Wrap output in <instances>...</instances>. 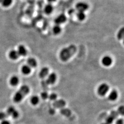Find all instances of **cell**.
I'll return each instance as SVG.
<instances>
[{"mask_svg": "<svg viewBox=\"0 0 124 124\" xmlns=\"http://www.w3.org/2000/svg\"><path fill=\"white\" fill-rule=\"evenodd\" d=\"M77 48L75 45H70L62 49L59 53V58L63 62H66L76 53Z\"/></svg>", "mask_w": 124, "mask_h": 124, "instance_id": "1", "label": "cell"}, {"mask_svg": "<svg viewBox=\"0 0 124 124\" xmlns=\"http://www.w3.org/2000/svg\"><path fill=\"white\" fill-rule=\"evenodd\" d=\"M30 89L27 85H23L13 96V100L16 103L21 102L24 98L30 93Z\"/></svg>", "mask_w": 124, "mask_h": 124, "instance_id": "2", "label": "cell"}, {"mask_svg": "<svg viewBox=\"0 0 124 124\" xmlns=\"http://www.w3.org/2000/svg\"><path fill=\"white\" fill-rule=\"evenodd\" d=\"M109 89V86L106 83H102L100 85L97 90L98 94L100 96H105L108 92Z\"/></svg>", "mask_w": 124, "mask_h": 124, "instance_id": "3", "label": "cell"}, {"mask_svg": "<svg viewBox=\"0 0 124 124\" xmlns=\"http://www.w3.org/2000/svg\"><path fill=\"white\" fill-rule=\"evenodd\" d=\"M119 115V113L117 111H112L110 114L107 117L105 122L102 124H112L114 120H115Z\"/></svg>", "mask_w": 124, "mask_h": 124, "instance_id": "4", "label": "cell"}, {"mask_svg": "<svg viewBox=\"0 0 124 124\" xmlns=\"http://www.w3.org/2000/svg\"><path fill=\"white\" fill-rule=\"evenodd\" d=\"M6 113L8 116H11L13 119H17L19 116L18 112L13 106H10L8 108Z\"/></svg>", "mask_w": 124, "mask_h": 124, "instance_id": "5", "label": "cell"}, {"mask_svg": "<svg viewBox=\"0 0 124 124\" xmlns=\"http://www.w3.org/2000/svg\"><path fill=\"white\" fill-rule=\"evenodd\" d=\"M57 78V77L56 73H52L50 74H49V75H48L47 79L46 80H45L46 82L48 85H53L56 82Z\"/></svg>", "mask_w": 124, "mask_h": 124, "instance_id": "6", "label": "cell"}, {"mask_svg": "<svg viewBox=\"0 0 124 124\" xmlns=\"http://www.w3.org/2000/svg\"><path fill=\"white\" fill-rule=\"evenodd\" d=\"M76 9L79 12H83L88 9V5L85 2H80L77 3L75 6Z\"/></svg>", "mask_w": 124, "mask_h": 124, "instance_id": "7", "label": "cell"}, {"mask_svg": "<svg viewBox=\"0 0 124 124\" xmlns=\"http://www.w3.org/2000/svg\"><path fill=\"white\" fill-rule=\"evenodd\" d=\"M66 102L63 99H58L54 101L53 102V106L54 108H64L66 105Z\"/></svg>", "mask_w": 124, "mask_h": 124, "instance_id": "8", "label": "cell"}, {"mask_svg": "<svg viewBox=\"0 0 124 124\" xmlns=\"http://www.w3.org/2000/svg\"><path fill=\"white\" fill-rule=\"evenodd\" d=\"M67 18L66 15L64 14H61L58 15L55 19V23L56 24L60 25L62 23L65 22L66 21Z\"/></svg>", "mask_w": 124, "mask_h": 124, "instance_id": "9", "label": "cell"}, {"mask_svg": "<svg viewBox=\"0 0 124 124\" xmlns=\"http://www.w3.org/2000/svg\"><path fill=\"white\" fill-rule=\"evenodd\" d=\"M113 62L112 58L108 56H105L102 58V63L104 66H110Z\"/></svg>", "mask_w": 124, "mask_h": 124, "instance_id": "10", "label": "cell"}, {"mask_svg": "<svg viewBox=\"0 0 124 124\" xmlns=\"http://www.w3.org/2000/svg\"><path fill=\"white\" fill-rule=\"evenodd\" d=\"M49 69L47 67H43L41 69L39 74V76L41 79H44L49 74Z\"/></svg>", "mask_w": 124, "mask_h": 124, "instance_id": "11", "label": "cell"}, {"mask_svg": "<svg viewBox=\"0 0 124 124\" xmlns=\"http://www.w3.org/2000/svg\"><path fill=\"white\" fill-rule=\"evenodd\" d=\"M17 52L19 56H25L27 54V49L25 47L22 45H20L18 46Z\"/></svg>", "mask_w": 124, "mask_h": 124, "instance_id": "12", "label": "cell"}, {"mask_svg": "<svg viewBox=\"0 0 124 124\" xmlns=\"http://www.w3.org/2000/svg\"><path fill=\"white\" fill-rule=\"evenodd\" d=\"M8 56H9V58L11 59L14 60H16L20 56L18 54L17 51L12 50L9 52Z\"/></svg>", "mask_w": 124, "mask_h": 124, "instance_id": "13", "label": "cell"}, {"mask_svg": "<svg viewBox=\"0 0 124 124\" xmlns=\"http://www.w3.org/2000/svg\"><path fill=\"white\" fill-rule=\"evenodd\" d=\"M118 97V93L117 91H116L115 90H114L112 91L111 93L109 94L108 98L110 101H114L117 99Z\"/></svg>", "mask_w": 124, "mask_h": 124, "instance_id": "14", "label": "cell"}, {"mask_svg": "<svg viewBox=\"0 0 124 124\" xmlns=\"http://www.w3.org/2000/svg\"><path fill=\"white\" fill-rule=\"evenodd\" d=\"M60 114H62V115L66 117H70L71 115H72V112L71 110L68 108H61L60 110Z\"/></svg>", "mask_w": 124, "mask_h": 124, "instance_id": "15", "label": "cell"}, {"mask_svg": "<svg viewBox=\"0 0 124 124\" xmlns=\"http://www.w3.org/2000/svg\"><path fill=\"white\" fill-rule=\"evenodd\" d=\"M28 65L31 68H35L37 66V62L36 59L33 58H29L27 60Z\"/></svg>", "mask_w": 124, "mask_h": 124, "instance_id": "16", "label": "cell"}, {"mask_svg": "<svg viewBox=\"0 0 124 124\" xmlns=\"http://www.w3.org/2000/svg\"><path fill=\"white\" fill-rule=\"evenodd\" d=\"M31 68L28 65L23 66L21 68V72L23 75H28L31 73Z\"/></svg>", "mask_w": 124, "mask_h": 124, "instance_id": "17", "label": "cell"}, {"mask_svg": "<svg viewBox=\"0 0 124 124\" xmlns=\"http://www.w3.org/2000/svg\"><path fill=\"white\" fill-rule=\"evenodd\" d=\"M19 80L17 76H13L10 79L9 82H10V84L11 85L15 86L18 85L19 83Z\"/></svg>", "mask_w": 124, "mask_h": 124, "instance_id": "18", "label": "cell"}, {"mask_svg": "<svg viewBox=\"0 0 124 124\" xmlns=\"http://www.w3.org/2000/svg\"><path fill=\"white\" fill-rule=\"evenodd\" d=\"M53 7L52 5L48 4L46 5L44 8V12L47 14H50L53 12Z\"/></svg>", "mask_w": 124, "mask_h": 124, "instance_id": "19", "label": "cell"}, {"mask_svg": "<svg viewBox=\"0 0 124 124\" xmlns=\"http://www.w3.org/2000/svg\"><path fill=\"white\" fill-rule=\"evenodd\" d=\"M30 101L33 105H36L39 102V98L37 96L34 95L31 97Z\"/></svg>", "mask_w": 124, "mask_h": 124, "instance_id": "20", "label": "cell"}, {"mask_svg": "<svg viewBox=\"0 0 124 124\" xmlns=\"http://www.w3.org/2000/svg\"><path fill=\"white\" fill-rule=\"evenodd\" d=\"M77 17L80 21L84 20L85 18V14L83 12L78 11L76 14Z\"/></svg>", "mask_w": 124, "mask_h": 124, "instance_id": "21", "label": "cell"}, {"mask_svg": "<svg viewBox=\"0 0 124 124\" xmlns=\"http://www.w3.org/2000/svg\"><path fill=\"white\" fill-rule=\"evenodd\" d=\"M53 32L54 34L58 35L61 32V27L59 25L56 24L53 27Z\"/></svg>", "mask_w": 124, "mask_h": 124, "instance_id": "22", "label": "cell"}, {"mask_svg": "<svg viewBox=\"0 0 124 124\" xmlns=\"http://www.w3.org/2000/svg\"><path fill=\"white\" fill-rule=\"evenodd\" d=\"M124 37V28H122L120 29L117 34V38L119 40L123 39Z\"/></svg>", "mask_w": 124, "mask_h": 124, "instance_id": "23", "label": "cell"}, {"mask_svg": "<svg viewBox=\"0 0 124 124\" xmlns=\"http://www.w3.org/2000/svg\"><path fill=\"white\" fill-rule=\"evenodd\" d=\"M13 0H2L1 3L3 7H8L12 4Z\"/></svg>", "mask_w": 124, "mask_h": 124, "instance_id": "24", "label": "cell"}, {"mask_svg": "<svg viewBox=\"0 0 124 124\" xmlns=\"http://www.w3.org/2000/svg\"><path fill=\"white\" fill-rule=\"evenodd\" d=\"M8 116L7 115L6 113L0 112V120L2 121L3 120H6L8 118Z\"/></svg>", "mask_w": 124, "mask_h": 124, "instance_id": "25", "label": "cell"}, {"mask_svg": "<svg viewBox=\"0 0 124 124\" xmlns=\"http://www.w3.org/2000/svg\"><path fill=\"white\" fill-rule=\"evenodd\" d=\"M48 98L51 101H55L57 98V95L56 93H51L49 95Z\"/></svg>", "mask_w": 124, "mask_h": 124, "instance_id": "26", "label": "cell"}, {"mask_svg": "<svg viewBox=\"0 0 124 124\" xmlns=\"http://www.w3.org/2000/svg\"><path fill=\"white\" fill-rule=\"evenodd\" d=\"M48 94L47 93V92L46 91H44L42 92L40 94V97L43 100H46L48 98Z\"/></svg>", "mask_w": 124, "mask_h": 124, "instance_id": "27", "label": "cell"}, {"mask_svg": "<svg viewBox=\"0 0 124 124\" xmlns=\"http://www.w3.org/2000/svg\"><path fill=\"white\" fill-rule=\"evenodd\" d=\"M117 111L118 112V113H119V115H123L124 113V108L123 106H120L118 109Z\"/></svg>", "mask_w": 124, "mask_h": 124, "instance_id": "28", "label": "cell"}, {"mask_svg": "<svg viewBox=\"0 0 124 124\" xmlns=\"http://www.w3.org/2000/svg\"><path fill=\"white\" fill-rule=\"evenodd\" d=\"M123 120L122 119H120L116 121L115 124H123Z\"/></svg>", "mask_w": 124, "mask_h": 124, "instance_id": "29", "label": "cell"}, {"mask_svg": "<svg viewBox=\"0 0 124 124\" xmlns=\"http://www.w3.org/2000/svg\"><path fill=\"white\" fill-rule=\"evenodd\" d=\"M42 85L43 86V88L44 89H46L47 87H48V85L47 84L46 82V81H42Z\"/></svg>", "mask_w": 124, "mask_h": 124, "instance_id": "30", "label": "cell"}, {"mask_svg": "<svg viewBox=\"0 0 124 124\" xmlns=\"http://www.w3.org/2000/svg\"><path fill=\"white\" fill-rule=\"evenodd\" d=\"M0 124H11V123L8 120H5L1 121Z\"/></svg>", "mask_w": 124, "mask_h": 124, "instance_id": "31", "label": "cell"}, {"mask_svg": "<svg viewBox=\"0 0 124 124\" xmlns=\"http://www.w3.org/2000/svg\"><path fill=\"white\" fill-rule=\"evenodd\" d=\"M49 113L50 114L53 115H54L55 113V109L54 108H50L49 109Z\"/></svg>", "mask_w": 124, "mask_h": 124, "instance_id": "32", "label": "cell"}, {"mask_svg": "<svg viewBox=\"0 0 124 124\" xmlns=\"http://www.w3.org/2000/svg\"><path fill=\"white\" fill-rule=\"evenodd\" d=\"M48 1L50 2H54L56 0H47Z\"/></svg>", "mask_w": 124, "mask_h": 124, "instance_id": "33", "label": "cell"}, {"mask_svg": "<svg viewBox=\"0 0 124 124\" xmlns=\"http://www.w3.org/2000/svg\"><path fill=\"white\" fill-rule=\"evenodd\" d=\"M2 1V0H0V3H1Z\"/></svg>", "mask_w": 124, "mask_h": 124, "instance_id": "34", "label": "cell"}]
</instances>
